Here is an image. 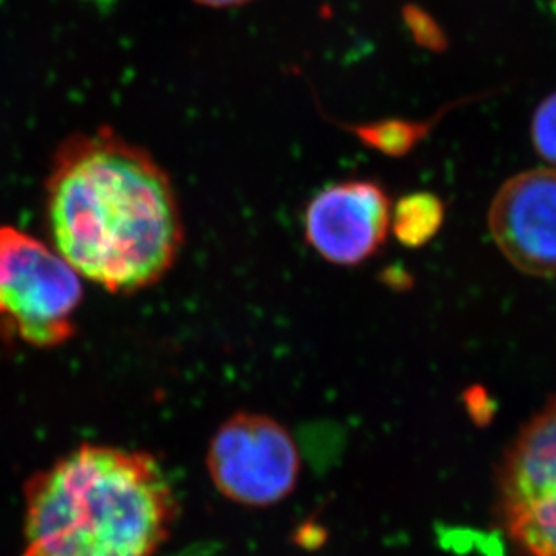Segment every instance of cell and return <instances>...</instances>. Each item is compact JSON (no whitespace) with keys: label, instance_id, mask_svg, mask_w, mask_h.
Wrapping results in <instances>:
<instances>
[{"label":"cell","instance_id":"1","mask_svg":"<svg viewBox=\"0 0 556 556\" xmlns=\"http://www.w3.org/2000/svg\"><path fill=\"white\" fill-rule=\"evenodd\" d=\"M46 216L63 260L116 294L157 283L182 245L168 174L109 128L78 134L59 148L46 180Z\"/></svg>","mask_w":556,"mask_h":556},{"label":"cell","instance_id":"2","mask_svg":"<svg viewBox=\"0 0 556 556\" xmlns=\"http://www.w3.org/2000/svg\"><path fill=\"white\" fill-rule=\"evenodd\" d=\"M174 520V490L152 456L79 446L29 479L22 556H155Z\"/></svg>","mask_w":556,"mask_h":556},{"label":"cell","instance_id":"3","mask_svg":"<svg viewBox=\"0 0 556 556\" xmlns=\"http://www.w3.org/2000/svg\"><path fill=\"white\" fill-rule=\"evenodd\" d=\"M79 274L37 238L0 227V328L26 344L60 346L74 333Z\"/></svg>","mask_w":556,"mask_h":556},{"label":"cell","instance_id":"4","mask_svg":"<svg viewBox=\"0 0 556 556\" xmlns=\"http://www.w3.org/2000/svg\"><path fill=\"white\" fill-rule=\"evenodd\" d=\"M501 522L525 556H556V399L517 435L498 478Z\"/></svg>","mask_w":556,"mask_h":556},{"label":"cell","instance_id":"5","mask_svg":"<svg viewBox=\"0 0 556 556\" xmlns=\"http://www.w3.org/2000/svg\"><path fill=\"white\" fill-rule=\"evenodd\" d=\"M207 468L227 498L245 506H273L294 492L301 457L294 438L281 424L242 413L216 431Z\"/></svg>","mask_w":556,"mask_h":556},{"label":"cell","instance_id":"6","mask_svg":"<svg viewBox=\"0 0 556 556\" xmlns=\"http://www.w3.org/2000/svg\"><path fill=\"white\" fill-rule=\"evenodd\" d=\"M489 222L514 267L556 278V172L533 169L508 180L490 207Z\"/></svg>","mask_w":556,"mask_h":556},{"label":"cell","instance_id":"7","mask_svg":"<svg viewBox=\"0 0 556 556\" xmlns=\"http://www.w3.org/2000/svg\"><path fill=\"white\" fill-rule=\"evenodd\" d=\"M391 224L388 197L371 182L331 186L306 210V240L336 265H357L375 254Z\"/></svg>","mask_w":556,"mask_h":556},{"label":"cell","instance_id":"8","mask_svg":"<svg viewBox=\"0 0 556 556\" xmlns=\"http://www.w3.org/2000/svg\"><path fill=\"white\" fill-rule=\"evenodd\" d=\"M443 222V205L431 194H413L394 213V232L400 242L418 248L429 242Z\"/></svg>","mask_w":556,"mask_h":556},{"label":"cell","instance_id":"9","mask_svg":"<svg viewBox=\"0 0 556 556\" xmlns=\"http://www.w3.org/2000/svg\"><path fill=\"white\" fill-rule=\"evenodd\" d=\"M533 142L542 157L556 164V94L547 98L536 111Z\"/></svg>","mask_w":556,"mask_h":556},{"label":"cell","instance_id":"10","mask_svg":"<svg viewBox=\"0 0 556 556\" xmlns=\"http://www.w3.org/2000/svg\"><path fill=\"white\" fill-rule=\"evenodd\" d=\"M197 2L211 8H229V5L245 4L249 0H197Z\"/></svg>","mask_w":556,"mask_h":556},{"label":"cell","instance_id":"11","mask_svg":"<svg viewBox=\"0 0 556 556\" xmlns=\"http://www.w3.org/2000/svg\"><path fill=\"white\" fill-rule=\"evenodd\" d=\"M85 2H90V4L98 5L101 10H109L116 0H85Z\"/></svg>","mask_w":556,"mask_h":556}]
</instances>
